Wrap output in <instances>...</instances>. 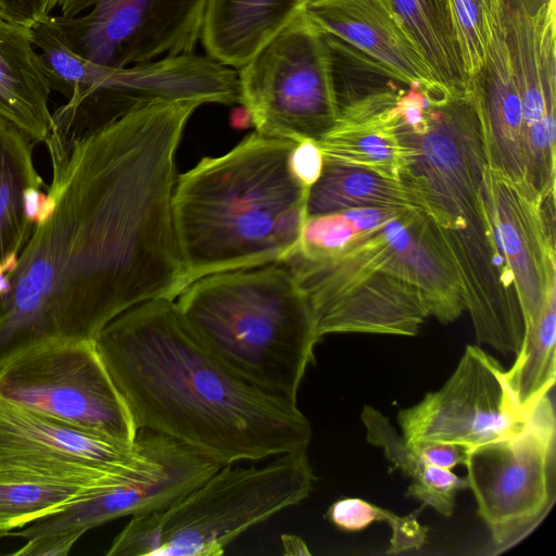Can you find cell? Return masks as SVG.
<instances>
[{"label":"cell","instance_id":"cell-1","mask_svg":"<svg viewBox=\"0 0 556 556\" xmlns=\"http://www.w3.org/2000/svg\"><path fill=\"white\" fill-rule=\"evenodd\" d=\"M200 105L155 102L98 127L53 123L51 184L0 289V369L43 343L96 340L126 311L189 286L172 199Z\"/></svg>","mask_w":556,"mask_h":556},{"label":"cell","instance_id":"cell-2","mask_svg":"<svg viewBox=\"0 0 556 556\" xmlns=\"http://www.w3.org/2000/svg\"><path fill=\"white\" fill-rule=\"evenodd\" d=\"M94 341L139 431L168 437L220 465L307 451L312 426L296 402L220 363L175 300L126 311Z\"/></svg>","mask_w":556,"mask_h":556},{"label":"cell","instance_id":"cell-3","mask_svg":"<svg viewBox=\"0 0 556 556\" xmlns=\"http://www.w3.org/2000/svg\"><path fill=\"white\" fill-rule=\"evenodd\" d=\"M357 230L336 253L285 263L306 296L320 338L330 333L414 337L428 317L464 312L462 287L427 214L409 207L355 208Z\"/></svg>","mask_w":556,"mask_h":556},{"label":"cell","instance_id":"cell-4","mask_svg":"<svg viewBox=\"0 0 556 556\" xmlns=\"http://www.w3.org/2000/svg\"><path fill=\"white\" fill-rule=\"evenodd\" d=\"M296 144L254 131L177 177L173 222L189 285L296 252L309 190L292 167Z\"/></svg>","mask_w":556,"mask_h":556},{"label":"cell","instance_id":"cell-5","mask_svg":"<svg viewBox=\"0 0 556 556\" xmlns=\"http://www.w3.org/2000/svg\"><path fill=\"white\" fill-rule=\"evenodd\" d=\"M402 176L422 201L457 273L476 339L504 355L517 354L523 319L510 273L501 262L481 195L486 163L471 93L432 100L422 134Z\"/></svg>","mask_w":556,"mask_h":556},{"label":"cell","instance_id":"cell-6","mask_svg":"<svg viewBox=\"0 0 556 556\" xmlns=\"http://www.w3.org/2000/svg\"><path fill=\"white\" fill-rule=\"evenodd\" d=\"M176 304L192 333L227 368L296 402L321 338L308 301L285 264L202 277Z\"/></svg>","mask_w":556,"mask_h":556},{"label":"cell","instance_id":"cell-7","mask_svg":"<svg viewBox=\"0 0 556 556\" xmlns=\"http://www.w3.org/2000/svg\"><path fill=\"white\" fill-rule=\"evenodd\" d=\"M307 451L261 465H222L167 506L130 517L108 556H219L239 535L299 505L316 477Z\"/></svg>","mask_w":556,"mask_h":556},{"label":"cell","instance_id":"cell-8","mask_svg":"<svg viewBox=\"0 0 556 556\" xmlns=\"http://www.w3.org/2000/svg\"><path fill=\"white\" fill-rule=\"evenodd\" d=\"M38 48L51 89L67 100L52 113L65 123L98 127L165 101L241 104L238 72L208 55L193 52L112 67L77 55L54 34Z\"/></svg>","mask_w":556,"mask_h":556},{"label":"cell","instance_id":"cell-9","mask_svg":"<svg viewBox=\"0 0 556 556\" xmlns=\"http://www.w3.org/2000/svg\"><path fill=\"white\" fill-rule=\"evenodd\" d=\"M552 391L526 412L508 437L468 451L463 466L477 514L490 540L483 554L500 555L528 538L556 500V415Z\"/></svg>","mask_w":556,"mask_h":556},{"label":"cell","instance_id":"cell-10","mask_svg":"<svg viewBox=\"0 0 556 556\" xmlns=\"http://www.w3.org/2000/svg\"><path fill=\"white\" fill-rule=\"evenodd\" d=\"M237 72L255 131L300 143L318 141L334 125L330 47L305 8Z\"/></svg>","mask_w":556,"mask_h":556},{"label":"cell","instance_id":"cell-11","mask_svg":"<svg viewBox=\"0 0 556 556\" xmlns=\"http://www.w3.org/2000/svg\"><path fill=\"white\" fill-rule=\"evenodd\" d=\"M0 395L91 435L134 444L138 428L94 340L48 342L0 369Z\"/></svg>","mask_w":556,"mask_h":556},{"label":"cell","instance_id":"cell-12","mask_svg":"<svg viewBox=\"0 0 556 556\" xmlns=\"http://www.w3.org/2000/svg\"><path fill=\"white\" fill-rule=\"evenodd\" d=\"M205 0H48L45 20L93 63L124 67L193 53Z\"/></svg>","mask_w":556,"mask_h":556},{"label":"cell","instance_id":"cell-13","mask_svg":"<svg viewBox=\"0 0 556 556\" xmlns=\"http://www.w3.org/2000/svg\"><path fill=\"white\" fill-rule=\"evenodd\" d=\"M160 435L139 431L134 444L104 440L0 395V471L106 489L150 467Z\"/></svg>","mask_w":556,"mask_h":556},{"label":"cell","instance_id":"cell-14","mask_svg":"<svg viewBox=\"0 0 556 556\" xmlns=\"http://www.w3.org/2000/svg\"><path fill=\"white\" fill-rule=\"evenodd\" d=\"M507 369L484 350L469 344L443 386L397 414L408 445L451 442L469 450L505 438L525 422Z\"/></svg>","mask_w":556,"mask_h":556},{"label":"cell","instance_id":"cell-15","mask_svg":"<svg viewBox=\"0 0 556 556\" xmlns=\"http://www.w3.org/2000/svg\"><path fill=\"white\" fill-rule=\"evenodd\" d=\"M555 0L495 2L494 20L521 98L527 169L536 177L555 169Z\"/></svg>","mask_w":556,"mask_h":556},{"label":"cell","instance_id":"cell-16","mask_svg":"<svg viewBox=\"0 0 556 556\" xmlns=\"http://www.w3.org/2000/svg\"><path fill=\"white\" fill-rule=\"evenodd\" d=\"M481 195L496 253L510 273L523 324L556 288L555 195L543 200L482 168Z\"/></svg>","mask_w":556,"mask_h":556},{"label":"cell","instance_id":"cell-17","mask_svg":"<svg viewBox=\"0 0 556 556\" xmlns=\"http://www.w3.org/2000/svg\"><path fill=\"white\" fill-rule=\"evenodd\" d=\"M222 465L160 434L154 463L137 476L80 498L11 535L25 540L56 533H79L122 517L150 514L195 488Z\"/></svg>","mask_w":556,"mask_h":556},{"label":"cell","instance_id":"cell-18","mask_svg":"<svg viewBox=\"0 0 556 556\" xmlns=\"http://www.w3.org/2000/svg\"><path fill=\"white\" fill-rule=\"evenodd\" d=\"M305 11L325 34L362 52L390 78L417 85L435 100L451 96L388 0H314Z\"/></svg>","mask_w":556,"mask_h":556},{"label":"cell","instance_id":"cell-19","mask_svg":"<svg viewBox=\"0 0 556 556\" xmlns=\"http://www.w3.org/2000/svg\"><path fill=\"white\" fill-rule=\"evenodd\" d=\"M399 92L381 89L342 102L317 141L324 160L402 180L413 150L400 135Z\"/></svg>","mask_w":556,"mask_h":556},{"label":"cell","instance_id":"cell-20","mask_svg":"<svg viewBox=\"0 0 556 556\" xmlns=\"http://www.w3.org/2000/svg\"><path fill=\"white\" fill-rule=\"evenodd\" d=\"M471 94L488 166L535 193L527 180L521 98L495 21L484 61L471 78Z\"/></svg>","mask_w":556,"mask_h":556},{"label":"cell","instance_id":"cell-21","mask_svg":"<svg viewBox=\"0 0 556 556\" xmlns=\"http://www.w3.org/2000/svg\"><path fill=\"white\" fill-rule=\"evenodd\" d=\"M35 144L0 117V289L17 265L45 198L47 186L35 166Z\"/></svg>","mask_w":556,"mask_h":556},{"label":"cell","instance_id":"cell-22","mask_svg":"<svg viewBox=\"0 0 556 556\" xmlns=\"http://www.w3.org/2000/svg\"><path fill=\"white\" fill-rule=\"evenodd\" d=\"M305 7L304 0H205L200 41L206 55L238 71Z\"/></svg>","mask_w":556,"mask_h":556},{"label":"cell","instance_id":"cell-23","mask_svg":"<svg viewBox=\"0 0 556 556\" xmlns=\"http://www.w3.org/2000/svg\"><path fill=\"white\" fill-rule=\"evenodd\" d=\"M51 91L31 28L0 17V117L45 143L53 125Z\"/></svg>","mask_w":556,"mask_h":556},{"label":"cell","instance_id":"cell-24","mask_svg":"<svg viewBox=\"0 0 556 556\" xmlns=\"http://www.w3.org/2000/svg\"><path fill=\"white\" fill-rule=\"evenodd\" d=\"M361 207H409L422 201L404 180L324 160L320 176L307 194V217Z\"/></svg>","mask_w":556,"mask_h":556},{"label":"cell","instance_id":"cell-25","mask_svg":"<svg viewBox=\"0 0 556 556\" xmlns=\"http://www.w3.org/2000/svg\"><path fill=\"white\" fill-rule=\"evenodd\" d=\"M388 1L446 92L471 93L447 0Z\"/></svg>","mask_w":556,"mask_h":556},{"label":"cell","instance_id":"cell-26","mask_svg":"<svg viewBox=\"0 0 556 556\" xmlns=\"http://www.w3.org/2000/svg\"><path fill=\"white\" fill-rule=\"evenodd\" d=\"M361 419L367 441L380 447L395 468L412 478L406 496L418 500L443 516H452L457 493L467 489L465 477L425 462L377 408L365 405Z\"/></svg>","mask_w":556,"mask_h":556},{"label":"cell","instance_id":"cell-27","mask_svg":"<svg viewBox=\"0 0 556 556\" xmlns=\"http://www.w3.org/2000/svg\"><path fill=\"white\" fill-rule=\"evenodd\" d=\"M101 490L0 471V530L21 529Z\"/></svg>","mask_w":556,"mask_h":556},{"label":"cell","instance_id":"cell-28","mask_svg":"<svg viewBox=\"0 0 556 556\" xmlns=\"http://www.w3.org/2000/svg\"><path fill=\"white\" fill-rule=\"evenodd\" d=\"M466 73L481 67L492 35L496 0H447Z\"/></svg>","mask_w":556,"mask_h":556},{"label":"cell","instance_id":"cell-29","mask_svg":"<svg viewBox=\"0 0 556 556\" xmlns=\"http://www.w3.org/2000/svg\"><path fill=\"white\" fill-rule=\"evenodd\" d=\"M394 513L358 497H345L334 502L327 517L337 528L348 532L366 529L372 522H389Z\"/></svg>","mask_w":556,"mask_h":556},{"label":"cell","instance_id":"cell-30","mask_svg":"<svg viewBox=\"0 0 556 556\" xmlns=\"http://www.w3.org/2000/svg\"><path fill=\"white\" fill-rule=\"evenodd\" d=\"M422 507L424 505L405 516L394 514L388 522L391 528L388 554H400L412 549H419L427 542L428 529L418 521V515Z\"/></svg>","mask_w":556,"mask_h":556},{"label":"cell","instance_id":"cell-31","mask_svg":"<svg viewBox=\"0 0 556 556\" xmlns=\"http://www.w3.org/2000/svg\"><path fill=\"white\" fill-rule=\"evenodd\" d=\"M83 535L79 533H58L35 536L26 540L18 549L10 553L14 556H66Z\"/></svg>","mask_w":556,"mask_h":556},{"label":"cell","instance_id":"cell-32","mask_svg":"<svg viewBox=\"0 0 556 556\" xmlns=\"http://www.w3.org/2000/svg\"><path fill=\"white\" fill-rule=\"evenodd\" d=\"M409 446L428 464L446 470L464 465L468 454L466 446L451 442H425Z\"/></svg>","mask_w":556,"mask_h":556},{"label":"cell","instance_id":"cell-33","mask_svg":"<svg viewBox=\"0 0 556 556\" xmlns=\"http://www.w3.org/2000/svg\"><path fill=\"white\" fill-rule=\"evenodd\" d=\"M292 167L299 179L311 188L320 176L324 155L315 140H306L296 144L292 152Z\"/></svg>","mask_w":556,"mask_h":556},{"label":"cell","instance_id":"cell-34","mask_svg":"<svg viewBox=\"0 0 556 556\" xmlns=\"http://www.w3.org/2000/svg\"><path fill=\"white\" fill-rule=\"evenodd\" d=\"M47 3L48 0H0V17L30 28L47 16Z\"/></svg>","mask_w":556,"mask_h":556},{"label":"cell","instance_id":"cell-35","mask_svg":"<svg viewBox=\"0 0 556 556\" xmlns=\"http://www.w3.org/2000/svg\"><path fill=\"white\" fill-rule=\"evenodd\" d=\"M289 542H290V547H285L287 548V554H296V555H307L309 554L305 543L296 538V536H293V535H288V536H285Z\"/></svg>","mask_w":556,"mask_h":556},{"label":"cell","instance_id":"cell-36","mask_svg":"<svg viewBox=\"0 0 556 556\" xmlns=\"http://www.w3.org/2000/svg\"><path fill=\"white\" fill-rule=\"evenodd\" d=\"M8 535H11L10 531L0 530V540L5 538V536H8Z\"/></svg>","mask_w":556,"mask_h":556},{"label":"cell","instance_id":"cell-37","mask_svg":"<svg viewBox=\"0 0 556 556\" xmlns=\"http://www.w3.org/2000/svg\"><path fill=\"white\" fill-rule=\"evenodd\" d=\"M304 1H305L306 5H307L309 2H312L314 0H304Z\"/></svg>","mask_w":556,"mask_h":556}]
</instances>
